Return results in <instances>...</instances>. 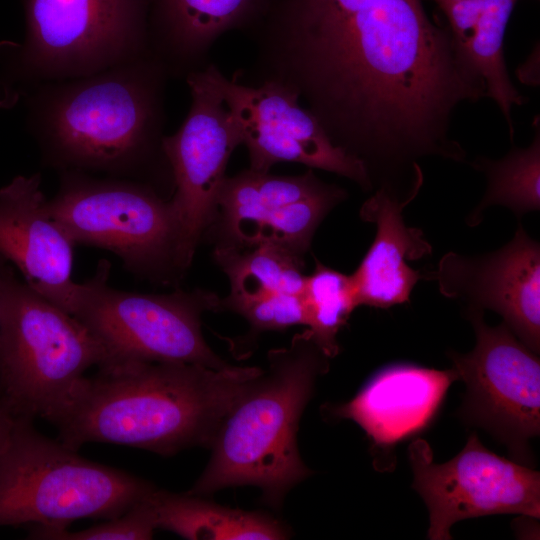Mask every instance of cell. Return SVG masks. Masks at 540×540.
<instances>
[{"instance_id": "cell-1", "label": "cell", "mask_w": 540, "mask_h": 540, "mask_svg": "<svg viewBox=\"0 0 540 540\" xmlns=\"http://www.w3.org/2000/svg\"><path fill=\"white\" fill-rule=\"evenodd\" d=\"M254 84L298 92L330 140L374 173H392L454 146L453 110L485 97L447 25L421 0H369L343 13L270 26L254 36Z\"/></svg>"}, {"instance_id": "cell-2", "label": "cell", "mask_w": 540, "mask_h": 540, "mask_svg": "<svg viewBox=\"0 0 540 540\" xmlns=\"http://www.w3.org/2000/svg\"><path fill=\"white\" fill-rule=\"evenodd\" d=\"M169 74L152 54L25 98L26 126L45 167L173 186L162 149ZM174 189V187H173Z\"/></svg>"}, {"instance_id": "cell-3", "label": "cell", "mask_w": 540, "mask_h": 540, "mask_svg": "<svg viewBox=\"0 0 540 540\" xmlns=\"http://www.w3.org/2000/svg\"><path fill=\"white\" fill-rule=\"evenodd\" d=\"M262 370L171 362L98 368L54 423L58 440L74 450L97 442L162 456L210 448L221 421Z\"/></svg>"}, {"instance_id": "cell-4", "label": "cell", "mask_w": 540, "mask_h": 540, "mask_svg": "<svg viewBox=\"0 0 540 540\" xmlns=\"http://www.w3.org/2000/svg\"><path fill=\"white\" fill-rule=\"evenodd\" d=\"M329 359L308 329L287 347L270 350L267 370L249 382L221 421L208 464L186 493L205 497L255 486L264 503L279 509L287 493L312 474L300 457L297 432Z\"/></svg>"}, {"instance_id": "cell-5", "label": "cell", "mask_w": 540, "mask_h": 540, "mask_svg": "<svg viewBox=\"0 0 540 540\" xmlns=\"http://www.w3.org/2000/svg\"><path fill=\"white\" fill-rule=\"evenodd\" d=\"M25 35L0 44V106L38 86L150 52L149 0H24Z\"/></svg>"}, {"instance_id": "cell-6", "label": "cell", "mask_w": 540, "mask_h": 540, "mask_svg": "<svg viewBox=\"0 0 540 540\" xmlns=\"http://www.w3.org/2000/svg\"><path fill=\"white\" fill-rule=\"evenodd\" d=\"M107 362L103 343L82 321L8 266L0 287V401L14 418L54 425L85 372Z\"/></svg>"}, {"instance_id": "cell-7", "label": "cell", "mask_w": 540, "mask_h": 540, "mask_svg": "<svg viewBox=\"0 0 540 540\" xmlns=\"http://www.w3.org/2000/svg\"><path fill=\"white\" fill-rule=\"evenodd\" d=\"M156 486L88 460L60 440L15 418L0 452V526L67 527L84 518L111 519Z\"/></svg>"}, {"instance_id": "cell-8", "label": "cell", "mask_w": 540, "mask_h": 540, "mask_svg": "<svg viewBox=\"0 0 540 540\" xmlns=\"http://www.w3.org/2000/svg\"><path fill=\"white\" fill-rule=\"evenodd\" d=\"M46 208L75 245L112 252L134 275L165 282L182 274L173 207L150 184L64 171Z\"/></svg>"}, {"instance_id": "cell-9", "label": "cell", "mask_w": 540, "mask_h": 540, "mask_svg": "<svg viewBox=\"0 0 540 540\" xmlns=\"http://www.w3.org/2000/svg\"><path fill=\"white\" fill-rule=\"evenodd\" d=\"M110 263L99 261L95 274L78 283L72 315L103 343L108 362H171L213 369L228 366L207 344L201 317L221 310V299L196 288L168 294L136 293L108 284Z\"/></svg>"}, {"instance_id": "cell-10", "label": "cell", "mask_w": 540, "mask_h": 540, "mask_svg": "<svg viewBox=\"0 0 540 540\" xmlns=\"http://www.w3.org/2000/svg\"><path fill=\"white\" fill-rule=\"evenodd\" d=\"M483 312L467 313L476 334L474 349L448 352L466 393L458 410L507 447L517 463H532L529 441L540 432V361L502 322L489 326Z\"/></svg>"}, {"instance_id": "cell-11", "label": "cell", "mask_w": 540, "mask_h": 540, "mask_svg": "<svg viewBox=\"0 0 540 540\" xmlns=\"http://www.w3.org/2000/svg\"><path fill=\"white\" fill-rule=\"evenodd\" d=\"M412 487L429 511L427 536L451 539L458 521L494 514L540 518V473L489 451L475 432L463 450L438 464L423 439L409 446Z\"/></svg>"}, {"instance_id": "cell-12", "label": "cell", "mask_w": 540, "mask_h": 540, "mask_svg": "<svg viewBox=\"0 0 540 540\" xmlns=\"http://www.w3.org/2000/svg\"><path fill=\"white\" fill-rule=\"evenodd\" d=\"M191 105L180 128L164 135L170 166L169 199L179 227V268L190 266L197 245L217 214V200L231 154L242 144L239 129L207 66L185 77Z\"/></svg>"}, {"instance_id": "cell-13", "label": "cell", "mask_w": 540, "mask_h": 540, "mask_svg": "<svg viewBox=\"0 0 540 540\" xmlns=\"http://www.w3.org/2000/svg\"><path fill=\"white\" fill-rule=\"evenodd\" d=\"M209 75L247 147L250 169L269 172L280 162H295L346 177L364 191L373 185L362 161L336 146L297 91L273 80L244 84L225 77L214 63Z\"/></svg>"}, {"instance_id": "cell-14", "label": "cell", "mask_w": 540, "mask_h": 540, "mask_svg": "<svg viewBox=\"0 0 540 540\" xmlns=\"http://www.w3.org/2000/svg\"><path fill=\"white\" fill-rule=\"evenodd\" d=\"M464 310H491L535 353L540 350V244L521 223L501 248L480 254L447 252L427 274Z\"/></svg>"}, {"instance_id": "cell-15", "label": "cell", "mask_w": 540, "mask_h": 540, "mask_svg": "<svg viewBox=\"0 0 540 540\" xmlns=\"http://www.w3.org/2000/svg\"><path fill=\"white\" fill-rule=\"evenodd\" d=\"M46 201L40 173L18 175L0 189V255L29 287L72 315L75 244L50 216Z\"/></svg>"}, {"instance_id": "cell-16", "label": "cell", "mask_w": 540, "mask_h": 540, "mask_svg": "<svg viewBox=\"0 0 540 540\" xmlns=\"http://www.w3.org/2000/svg\"><path fill=\"white\" fill-rule=\"evenodd\" d=\"M455 380L458 375L453 367L390 366L373 376L349 402L332 407L331 415L354 421L375 448L390 451L431 422Z\"/></svg>"}, {"instance_id": "cell-17", "label": "cell", "mask_w": 540, "mask_h": 540, "mask_svg": "<svg viewBox=\"0 0 540 540\" xmlns=\"http://www.w3.org/2000/svg\"><path fill=\"white\" fill-rule=\"evenodd\" d=\"M418 194L406 197L379 187L361 206L360 218L374 224V240L351 275L358 306L387 309L410 301L427 274L409 266L430 256L432 245L420 228L406 225L403 210Z\"/></svg>"}, {"instance_id": "cell-18", "label": "cell", "mask_w": 540, "mask_h": 540, "mask_svg": "<svg viewBox=\"0 0 540 540\" xmlns=\"http://www.w3.org/2000/svg\"><path fill=\"white\" fill-rule=\"evenodd\" d=\"M271 0H149V49L169 77L203 69L214 42L232 29H250Z\"/></svg>"}, {"instance_id": "cell-19", "label": "cell", "mask_w": 540, "mask_h": 540, "mask_svg": "<svg viewBox=\"0 0 540 540\" xmlns=\"http://www.w3.org/2000/svg\"><path fill=\"white\" fill-rule=\"evenodd\" d=\"M156 529L190 540H281L289 531L272 516L233 509L204 496L172 493L155 487L148 495Z\"/></svg>"}, {"instance_id": "cell-20", "label": "cell", "mask_w": 540, "mask_h": 540, "mask_svg": "<svg viewBox=\"0 0 540 540\" xmlns=\"http://www.w3.org/2000/svg\"><path fill=\"white\" fill-rule=\"evenodd\" d=\"M214 259L230 283L221 310L237 312L243 306L279 295L302 294L306 277L303 257L282 247L270 243L247 249L220 245Z\"/></svg>"}, {"instance_id": "cell-21", "label": "cell", "mask_w": 540, "mask_h": 540, "mask_svg": "<svg viewBox=\"0 0 540 540\" xmlns=\"http://www.w3.org/2000/svg\"><path fill=\"white\" fill-rule=\"evenodd\" d=\"M331 185L321 181L311 169L301 175L277 176L249 168L226 176L217 200L222 232L227 240L236 230L284 205L322 194Z\"/></svg>"}, {"instance_id": "cell-22", "label": "cell", "mask_w": 540, "mask_h": 540, "mask_svg": "<svg viewBox=\"0 0 540 540\" xmlns=\"http://www.w3.org/2000/svg\"><path fill=\"white\" fill-rule=\"evenodd\" d=\"M535 135L526 148H512L503 158L478 156L471 163L487 179V188L477 206L466 217L470 227L479 225L491 206H503L518 218L540 209V125L534 118Z\"/></svg>"}, {"instance_id": "cell-23", "label": "cell", "mask_w": 540, "mask_h": 540, "mask_svg": "<svg viewBox=\"0 0 540 540\" xmlns=\"http://www.w3.org/2000/svg\"><path fill=\"white\" fill-rule=\"evenodd\" d=\"M517 0H487L471 36L461 54L483 81L486 97L500 108L513 139L511 117L513 105H522L526 98L512 84L504 57V36Z\"/></svg>"}, {"instance_id": "cell-24", "label": "cell", "mask_w": 540, "mask_h": 540, "mask_svg": "<svg viewBox=\"0 0 540 540\" xmlns=\"http://www.w3.org/2000/svg\"><path fill=\"white\" fill-rule=\"evenodd\" d=\"M346 197L344 189L332 184L322 194L284 205L238 229L222 245L247 248L270 243L303 257L319 224Z\"/></svg>"}, {"instance_id": "cell-25", "label": "cell", "mask_w": 540, "mask_h": 540, "mask_svg": "<svg viewBox=\"0 0 540 540\" xmlns=\"http://www.w3.org/2000/svg\"><path fill=\"white\" fill-rule=\"evenodd\" d=\"M305 326L323 353L333 358L339 353L338 332L358 307L351 275L316 261L306 275L302 290Z\"/></svg>"}, {"instance_id": "cell-26", "label": "cell", "mask_w": 540, "mask_h": 540, "mask_svg": "<svg viewBox=\"0 0 540 540\" xmlns=\"http://www.w3.org/2000/svg\"><path fill=\"white\" fill-rule=\"evenodd\" d=\"M149 493L124 513L100 524L78 531H70L64 526L32 525L28 538L36 540L152 539L156 525L148 499Z\"/></svg>"}, {"instance_id": "cell-27", "label": "cell", "mask_w": 540, "mask_h": 540, "mask_svg": "<svg viewBox=\"0 0 540 540\" xmlns=\"http://www.w3.org/2000/svg\"><path fill=\"white\" fill-rule=\"evenodd\" d=\"M15 418L0 401V452L4 448L11 433Z\"/></svg>"}, {"instance_id": "cell-28", "label": "cell", "mask_w": 540, "mask_h": 540, "mask_svg": "<svg viewBox=\"0 0 540 540\" xmlns=\"http://www.w3.org/2000/svg\"><path fill=\"white\" fill-rule=\"evenodd\" d=\"M8 266V262L0 255V287Z\"/></svg>"}]
</instances>
